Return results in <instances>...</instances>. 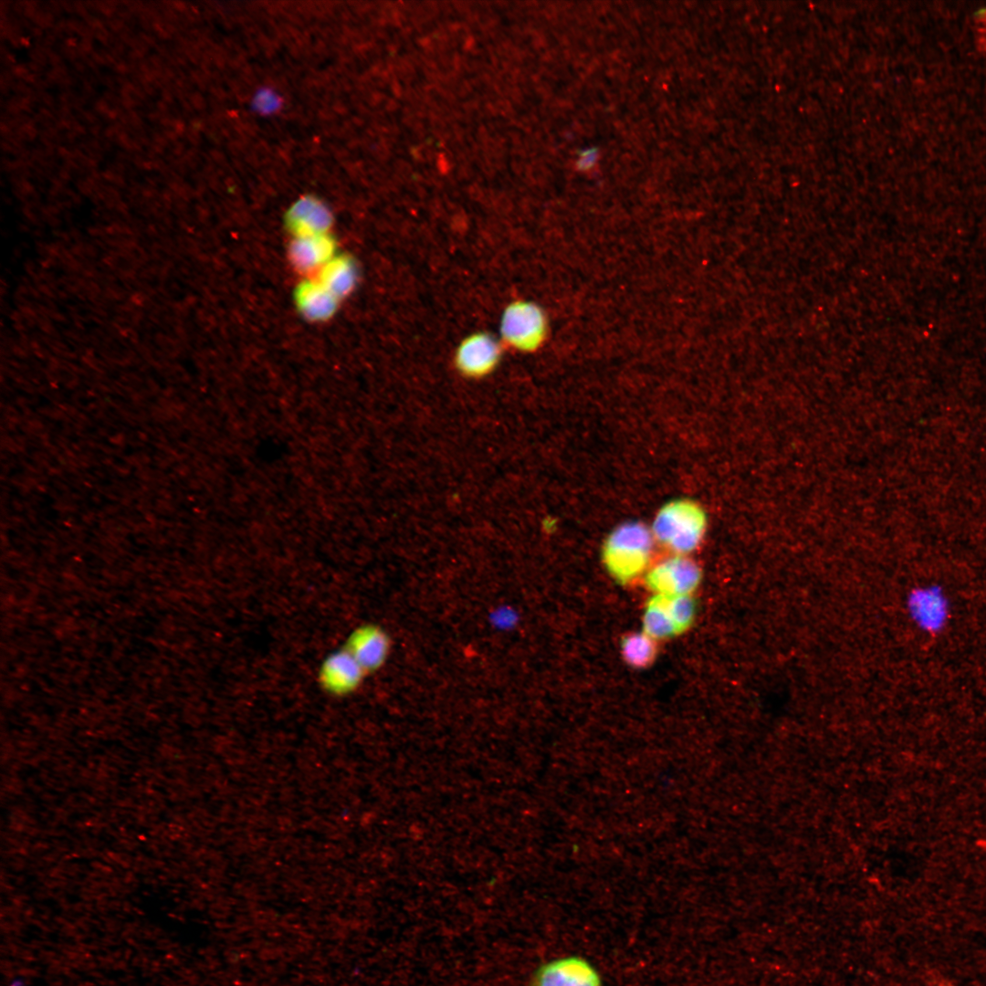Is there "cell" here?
<instances>
[{"label":"cell","mask_w":986,"mask_h":986,"mask_svg":"<svg viewBox=\"0 0 986 986\" xmlns=\"http://www.w3.org/2000/svg\"><path fill=\"white\" fill-rule=\"evenodd\" d=\"M706 527L701 506L692 499L677 498L659 509L650 530L658 543L676 555H686L699 545Z\"/></svg>","instance_id":"obj_1"},{"label":"cell","mask_w":986,"mask_h":986,"mask_svg":"<svg viewBox=\"0 0 986 986\" xmlns=\"http://www.w3.org/2000/svg\"><path fill=\"white\" fill-rule=\"evenodd\" d=\"M655 539L650 527L627 521L613 530L603 547V562L619 582H627L647 567Z\"/></svg>","instance_id":"obj_2"},{"label":"cell","mask_w":986,"mask_h":986,"mask_svg":"<svg viewBox=\"0 0 986 986\" xmlns=\"http://www.w3.org/2000/svg\"><path fill=\"white\" fill-rule=\"evenodd\" d=\"M549 321L536 303L517 299L508 304L499 320V341L503 347L519 352H532L546 341Z\"/></svg>","instance_id":"obj_3"},{"label":"cell","mask_w":986,"mask_h":986,"mask_svg":"<svg viewBox=\"0 0 986 986\" xmlns=\"http://www.w3.org/2000/svg\"><path fill=\"white\" fill-rule=\"evenodd\" d=\"M503 345L499 339L487 332L465 337L454 353V362L463 375L481 378L492 372L499 363Z\"/></svg>","instance_id":"obj_4"},{"label":"cell","mask_w":986,"mask_h":986,"mask_svg":"<svg viewBox=\"0 0 986 986\" xmlns=\"http://www.w3.org/2000/svg\"><path fill=\"white\" fill-rule=\"evenodd\" d=\"M532 986H603L600 972L587 959L567 955L542 964Z\"/></svg>","instance_id":"obj_5"},{"label":"cell","mask_w":986,"mask_h":986,"mask_svg":"<svg viewBox=\"0 0 986 986\" xmlns=\"http://www.w3.org/2000/svg\"><path fill=\"white\" fill-rule=\"evenodd\" d=\"M701 573L698 566L685 555H675L650 570L646 582L650 589L662 595L689 594L698 585Z\"/></svg>","instance_id":"obj_6"},{"label":"cell","mask_w":986,"mask_h":986,"mask_svg":"<svg viewBox=\"0 0 986 986\" xmlns=\"http://www.w3.org/2000/svg\"><path fill=\"white\" fill-rule=\"evenodd\" d=\"M366 673L343 647L330 653L320 663L318 682L327 693L343 697L353 693L362 684Z\"/></svg>","instance_id":"obj_7"},{"label":"cell","mask_w":986,"mask_h":986,"mask_svg":"<svg viewBox=\"0 0 986 986\" xmlns=\"http://www.w3.org/2000/svg\"><path fill=\"white\" fill-rule=\"evenodd\" d=\"M344 648L367 674L384 664L390 650V641L383 630L366 624L351 633Z\"/></svg>","instance_id":"obj_8"},{"label":"cell","mask_w":986,"mask_h":986,"mask_svg":"<svg viewBox=\"0 0 986 986\" xmlns=\"http://www.w3.org/2000/svg\"><path fill=\"white\" fill-rule=\"evenodd\" d=\"M908 604L913 619L923 630L937 633L944 627L949 615V603L938 586L915 590Z\"/></svg>","instance_id":"obj_9"},{"label":"cell","mask_w":986,"mask_h":986,"mask_svg":"<svg viewBox=\"0 0 986 986\" xmlns=\"http://www.w3.org/2000/svg\"><path fill=\"white\" fill-rule=\"evenodd\" d=\"M288 218L299 236L323 235L330 222L325 205L313 196L299 199L288 211Z\"/></svg>","instance_id":"obj_10"},{"label":"cell","mask_w":986,"mask_h":986,"mask_svg":"<svg viewBox=\"0 0 986 986\" xmlns=\"http://www.w3.org/2000/svg\"><path fill=\"white\" fill-rule=\"evenodd\" d=\"M331 248L330 240L323 235L299 236L293 246L292 256L300 267H322L330 261Z\"/></svg>","instance_id":"obj_11"},{"label":"cell","mask_w":986,"mask_h":986,"mask_svg":"<svg viewBox=\"0 0 986 986\" xmlns=\"http://www.w3.org/2000/svg\"><path fill=\"white\" fill-rule=\"evenodd\" d=\"M644 633L653 639H664L677 633L668 614L663 595L651 598L643 616Z\"/></svg>","instance_id":"obj_12"},{"label":"cell","mask_w":986,"mask_h":986,"mask_svg":"<svg viewBox=\"0 0 986 986\" xmlns=\"http://www.w3.org/2000/svg\"><path fill=\"white\" fill-rule=\"evenodd\" d=\"M356 279V268L348 259L330 260L320 269V283L336 298L349 292Z\"/></svg>","instance_id":"obj_13"},{"label":"cell","mask_w":986,"mask_h":986,"mask_svg":"<svg viewBox=\"0 0 986 986\" xmlns=\"http://www.w3.org/2000/svg\"><path fill=\"white\" fill-rule=\"evenodd\" d=\"M621 654L625 662L636 668L648 666L656 655L654 639L645 633H633L624 637Z\"/></svg>","instance_id":"obj_14"},{"label":"cell","mask_w":986,"mask_h":986,"mask_svg":"<svg viewBox=\"0 0 986 986\" xmlns=\"http://www.w3.org/2000/svg\"><path fill=\"white\" fill-rule=\"evenodd\" d=\"M335 299L336 297L320 282L305 286L299 293V307L312 318H323L330 314Z\"/></svg>","instance_id":"obj_15"},{"label":"cell","mask_w":986,"mask_h":986,"mask_svg":"<svg viewBox=\"0 0 986 986\" xmlns=\"http://www.w3.org/2000/svg\"><path fill=\"white\" fill-rule=\"evenodd\" d=\"M662 595V594H661ZM668 614L677 630L681 633L688 628L695 614L694 600L689 594L663 595Z\"/></svg>","instance_id":"obj_16"},{"label":"cell","mask_w":986,"mask_h":986,"mask_svg":"<svg viewBox=\"0 0 986 986\" xmlns=\"http://www.w3.org/2000/svg\"><path fill=\"white\" fill-rule=\"evenodd\" d=\"M6 742H11V741H6ZM15 743H18V742H15ZM22 744H26V743H22ZM27 744H29V743H27Z\"/></svg>","instance_id":"obj_17"}]
</instances>
